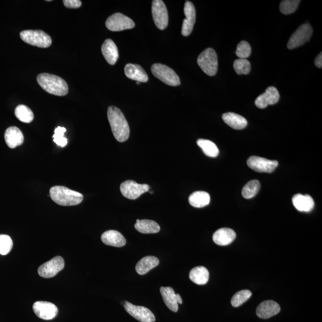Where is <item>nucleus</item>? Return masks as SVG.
Here are the masks:
<instances>
[{"label": "nucleus", "mask_w": 322, "mask_h": 322, "mask_svg": "<svg viewBox=\"0 0 322 322\" xmlns=\"http://www.w3.org/2000/svg\"><path fill=\"white\" fill-rule=\"evenodd\" d=\"M50 195L52 200L61 206L77 205L83 200V195L81 193L64 186L52 187L50 190Z\"/></svg>", "instance_id": "obj_3"}, {"label": "nucleus", "mask_w": 322, "mask_h": 322, "mask_svg": "<svg viewBox=\"0 0 322 322\" xmlns=\"http://www.w3.org/2000/svg\"><path fill=\"white\" fill-rule=\"evenodd\" d=\"M66 131V128L62 127H58L54 130V134L53 136V141L57 145L64 148L67 145V140L64 137V134Z\"/></svg>", "instance_id": "obj_38"}, {"label": "nucleus", "mask_w": 322, "mask_h": 322, "mask_svg": "<svg viewBox=\"0 0 322 322\" xmlns=\"http://www.w3.org/2000/svg\"><path fill=\"white\" fill-rule=\"evenodd\" d=\"M125 74L128 78L139 82L148 81V76L145 70L139 64L128 63L124 68Z\"/></svg>", "instance_id": "obj_19"}, {"label": "nucleus", "mask_w": 322, "mask_h": 322, "mask_svg": "<svg viewBox=\"0 0 322 322\" xmlns=\"http://www.w3.org/2000/svg\"><path fill=\"white\" fill-rule=\"evenodd\" d=\"M4 139L9 148L14 149L17 146L22 145L24 137L19 128L10 127L5 131Z\"/></svg>", "instance_id": "obj_18"}, {"label": "nucleus", "mask_w": 322, "mask_h": 322, "mask_svg": "<svg viewBox=\"0 0 322 322\" xmlns=\"http://www.w3.org/2000/svg\"><path fill=\"white\" fill-rule=\"evenodd\" d=\"M312 33V27L309 23L302 24L291 36L289 41L288 42V48L293 50V49L301 47L310 40Z\"/></svg>", "instance_id": "obj_7"}, {"label": "nucleus", "mask_w": 322, "mask_h": 322, "mask_svg": "<svg viewBox=\"0 0 322 322\" xmlns=\"http://www.w3.org/2000/svg\"><path fill=\"white\" fill-rule=\"evenodd\" d=\"M149 186L146 184H139L133 180H127L121 183L120 191L122 195L131 200L139 198L144 193L148 192Z\"/></svg>", "instance_id": "obj_8"}, {"label": "nucleus", "mask_w": 322, "mask_h": 322, "mask_svg": "<svg viewBox=\"0 0 322 322\" xmlns=\"http://www.w3.org/2000/svg\"><path fill=\"white\" fill-rule=\"evenodd\" d=\"M235 72L239 75H247L251 70V63L247 59H238L234 63Z\"/></svg>", "instance_id": "obj_36"}, {"label": "nucleus", "mask_w": 322, "mask_h": 322, "mask_svg": "<svg viewBox=\"0 0 322 322\" xmlns=\"http://www.w3.org/2000/svg\"><path fill=\"white\" fill-rule=\"evenodd\" d=\"M251 296H252V293L250 290H245L239 291L233 296L231 300L232 305L235 308H238L249 300Z\"/></svg>", "instance_id": "obj_33"}, {"label": "nucleus", "mask_w": 322, "mask_h": 322, "mask_svg": "<svg viewBox=\"0 0 322 322\" xmlns=\"http://www.w3.org/2000/svg\"><path fill=\"white\" fill-rule=\"evenodd\" d=\"M236 237L234 230L229 228H222L214 233L213 239L214 243L220 246H226L231 244Z\"/></svg>", "instance_id": "obj_20"}, {"label": "nucleus", "mask_w": 322, "mask_h": 322, "mask_svg": "<svg viewBox=\"0 0 322 322\" xmlns=\"http://www.w3.org/2000/svg\"><path fill=\"white\" fill-rule=\"evenodd\" d=\"M247 164L251 169L259 173H271L278 167L279 163L277 161L252 156L248 159Z\"/></svg>", "instance_id": "obj_13"}, {"label": "nucleus", "mask_w": 322, "mask_h": 322, "mask_svg": "<svg viewBox=\"0 0 322 322\" xmlns=\"http://www.w3.org/2000/svg\"><path fill=\"white\" fill-rule=\"evenodd\" d=\"M107 118L115 139L121 143L127 141L130 136V127L121 110L115 106H109Z\"/></svg>", "instance_id": "obj_1"}, {"label": "nucleus", "mask_w": 322, "mask_h": 322, "mask_svg": "<svg viewBox=\"0 0 322 322\" xmlns=\"http://www.w3.org/2000/svg\"><path fill=\"white\" fill-rule=\"evenodd\" d=\"M251 53V47L249 43L245 41L239 43L236 51V56L239 59H247V58L250 56Z\"/></svg>", "instance_id": "obj_37"}, {"label": "nucleus", "mask_w": 322, "mask_h": 322, "mask_svg": "<svg viewBox=\"0 0 322 322\" xmlns=\"http://www.w3.org/2000/svg\"><path fill=\"white\" fill-rule=\"evenodd\" d=\"M134 228L141 234H153L160 231V226L154 221L150 220H137Z\"/></svg>", "instance_id": "obj_25"}, {"label": "nucleus", "mask_w": 322, "mask_h": 322, "mask_svg": "<svg viewBox=\"0 0 322 322\" xmlns=\"http://www.w3.org/2000/svg\"><path fill=\"white\" fill-rule=\"evenodd\" d=\"M137 84L139 85V84H140V82H137Z\"/></svg>", "instance_id": "obj_42"}, {"label": "nucleus", "mask_w": 322, "mask_h": 322, "mask_svg": "<svg viewBox=\"0 0 322 322\" xmlns=\"http://www.w3.org/2000/svg\"><path fill=\"white\" fill-rule=\"evenodd\" d=\"M13 246V241L10 236L6 235H0V254L1 255H7L10 252Z\"/></svg>", "instance_id": "obj_35"}, {"label": "nucleus", "mask_w": 322, "mask_h": 322, "mask_svg": "<svg viewBox=\"0 0 322 322\" xmlns=\"http://www.w3.org/2000/svg\"><path fill=\"white\" fill-rule=\"evenodd\" d=\"M222 118L226 124L235 130H242L246 127L248 124L246 119L235 113H224Z\"/></svg>", "instance_id": "obj_24"}, {"label": "nucleus", "mask_w": 322, "mask_h": 322, "mask_svg": "<svg viewBox=\"0 0 322 322\" xmlns=\"http://www.w3.org/2000/svg\"><path fill=\"white\" fill-rule=\"evenodd\" d=\"M151 70L153 75L165 84L170 86L180 85L179 76L170 67L161 63H155L152 66Z\"/></svg>", "instance_id": "obj_6"}, {"label": "nucleus", "mask_w": 322, "mask_h": 322, "mask_svg": "<svg viewBox=\"0 0 322 322\" xmlns=\"http://www.w3.org/2000/svg\"><path fill=\"white\" fill-rule=\"evenodd\" d=\"M32 308L35 314L43 320H53L58 314L57 307L50 302H36L33 304Z\"/></svg>", "instance_id": "obj_14"}, {"label": "nucleus", "mask_w": 322, "mask_h": 322, "mask_svg": "<svg viewBox=\"0 0 322 322\" xmlns=\"http://www.w3.org/2000/svg\"><path fill=\"white\" fill-rule=\"evenodd\" d=\"M281 311V307L279 304L272 300L265 301L258 306L256 311L257 317L267 320L277 315Z\"/></svg>", "instance_id": "obj_17"}, {"label": "nucleus", "mask_w": 322, "mask_h": 322, "mask_svg": "<svg viewBox=\"0 0 322 322\" xmlns=\"http://www.w3.org/2000/svg\"><path fill=\"white\" fill-rule=\"evenodd\" d=\"M37 82L43 90L55 96H63L68 93L69 87L66 82L57 75L40 73L37 76Z\"/></svg>", "instance_id": "obj_2"}, {"label": "nucleus", "mask_w": 322, "mask_h": 322, "mask_svg": "<svg viewBox=\"0 0 322 322\" xmlns=\"http://www.w3.org/2000/svg\"><path fill=\"white\" fill-rule=\"evenodd\" d=\"M14 113L16 118L24 123H30L34 118L32 110L24 105L17 106L15 109Z\"/></svg>", "instance_id": "obj_31"}, {"label": "nucleus", "mask_w": 322, "mask_h": 322, "mask_svg": "<svg viewBox=\"0 0 322 322\" xmlns=\"http://www.w3.org/2000/svg\"><path fill=\"white\" fill-rule=\"evenodd\" d=\"M280 98V94L277 88L269 87L266 89L265 93L261 94L255 101L257 107L260 109H265L269 105L277 103Z\"/></svg>", "instance_id": "obj_16"}, {"label": "nucleus", "mask_w": 322, "mask_h": 322, "mask_svg": "<svg viewBox=\"0 0 322 322\" xmlns=\"http://www.w3.org/2000/svg\"><path fill=\"white\" fill-rule=\"evenodd\" d=\"M300 0H285L280 4V11L284 14L294 13L299 7Z\"/></svg>", "instance_id": "obj_34"}, {"label": "nucleus", "mask_w": 322, "mask_h": 322, "mask_svg": "<svg viewBox=\"0 0 322 322\" xmlns=\"http://www.w3.org/2000/svg\"><path fill=\"white\" fill-rule=\"evenodd\" d=\"M160 293L164 302L172 312H177L179 306L176 299V294L171 287H161Z\"/></svg>", "instance_id": "obj_28"}, {"label": "nucleus", "mask_w": 322, "mask_h": 322, "mask_svg": "<svg viewBox=\"0 0 322 322\" xmlns=\"http://www.w3.org/2000/svg\"><path fill=\"white\" fill-rule=\"evenodd\" d=\"M63 2L66 7L69 8H78L80 7L82 4L79 0H64Z\"/></svg>", "instance_id": "obj_39"}, {"label": "nucleus", "mask_w": 322, "mask_h": 322, "mask_svg": "<svg viewBox=\"0 0 322 322\" xmlns=\"http://www.w3.org/2000/svg\"><path fill=\"white\" fill-rule=\"evenodd\" d=\"M106 26L111 31H121V30L133 28L135 23L130 18L122 13H115L110 16L106 21Z\"/></svg>", "instance_id": "obj_9"}, {"label": "nucleus", "mask_w": 322, "mask_h": 322, "mask_svg": "<svg viewBox=\"0 0 322 322\" xmlns=\"http://www.w3.org/2000/svg\"><path fill=\"white\" fill-rule=\"evenodd\" d=\"M152 13L153 19L156 27L160 30L166 28L168 24V14L164 1L161 0L153 1Z\"/></svg>", "instance_id": "obj_10"}, {"label": "nucleus", "mask_w": 322, "mask_h": 322, "mask_svg": "<svg viewBox=\"0 0 322 322\" xmlns=\"http://www.w3.org/2000/svg\"><path fill=\"white\" fill-rule=\"evenodd\" d=\"M197 144L207 156L215 158L219 155V149L216 144L211 141L206 139H199L197 141Z\"/></svg>", "instance_id": "obj_30"}, {"label": "nucleus", "mask_w": 322, "mask_h": 322, "mask_svg": "<svg viewBox=\"0 0 322 322\" xmlns=\"http://www.w3.org/2000/svg\"><path fill=\"white\" fill-rule=\"evenodd\" d=\"M293 203L296 209L302 212H310L315 207V202L311 196L297 194L293 198Z\"/></svg>", "instance_id": "obj_22"}, {"label": "nucleus", "mask_w": 322, "mask_h": 322, "mask_svg": "<svg viewBox=\"0 0 322 322\" xmlns=\"http://www.w3.org/2000/svg\"><path fill=\"white\" fill-rule=\"evenodd\" d=\"M20 38L27 44L40 48H47L51 44L50 35L41 30H24L20 33Z\"/></svg>", "instance_id": "obj_4"}, {"label": "nucleus", "mask_w": 322, "mask_h": 322, "mask_svg": "<svg viewBox=\"0 0 322 322\" xmlns=\"http://www.w3.org/2000/svg\"><path fill=\"white\" fill-rule=\"evenodd\" d=\"M209 272L203 266L196 267L190 272V279L193 283L199 285L206 284L209 280Z\"/></svg>", "instance_id": "obj_26"}, {"label": "nucleus", "mask_w": 322, "mask_h": 322, "mask_svg": "<svg viewBox=\"0 0 322 322\" xmlns=\"http://www.w3.org/2000/svg\"><path fill=\"white\" fill-rule=\"evenodd\" d=\"M102 52L107 62L111 65L115 64L118 59V48L112 39H107L102 45Z\"/></svg>", "instance_id": "obj_23"}, {"label": "nucleus", "mask_w": 322, "mask_h": 322, "mask_svg": "<svg viewBox=\"0 0 322 322\" xmlns=\"http://www.w3.org/2000/svg\"><path fill=\"white\" fill-rule=\"evenodd\" d=\"M124 307L129 315L140 322H155L156 320L153 313L145 307L135 306L128 302H124Z\"/></svg>", "instance_id": "obj_12"}, {"label": "nucleus", "mask_w": 322, "mask_h": 322, "mask_svg": "<svg viewBox=\"0 0 322 322\" xmlns=\"http://www.w3.org/2000/svg\"><path fill=\"white\" fill-rule=\"evenodd\" d=\"M315 65L317 66L319 68H322V53H321L318 55L317 58L315 60Z\"/></svg>", "instance_id": "obj_40"}, {"label": "nucleus", "mask_w": 322, "mask_h": 322, "mask_svg": "<svg viewBox=\"0 0 322 322\" xmlns=\"http://www.w3.org/2000/svg\"><path fill=\"white\" fill-rule=\"evenodd\" d=\"M176 299H177V302L178 304H182L183 301L182 299V297H180L179 294H176Z\"/></svg>", "instance_id": "obj_41"}, {"label": "nucleus", "mask_w": 322, "mask_h": 322, "mask_svg": "<svg viewBox=\"0 0 322 322\" xmlns=\"http://www.w3.org/2000/svg\"><path fill=\"white\" fill-rule=\"evenodd\" d=\"M197 62L198 65L207 75H216L218 69V58L214 49H205L199 54Z\"/></svg>", "instance_id": "obj_5"}, {"label": "nucleus", "mask_w": 322, "mask_h": 322, "mask_svg": "<svg viewBox=\"0 0 322 322\" xmlns=\"http://www.w3.org/2000/svg\"><path fill=\"white\" fill-rule=\"evenodd\" d=\"M64 268L63 258L56 256L48 262L43 264L38 270V275L44 278H51L55 277Z\"/></svg>", "instance_id": "obj_11"}, {"label": "nucleus", "mask_w": 322, "mask_h": 322, "mask_svg": "<svg viewBox=\"0 0 322 322\" xmlns=\"http://www.w3.org/2000/svg\"><path fill=\"white\" fill-rule=\"evenodd\" d=\"M159 261L158 258L153 256H147L141 259L136 266V272L140 275H144L150 270L158 266Z\"/></svg>", "instance_id": "obj_27"}, {"label": "nucleus", "mask_w": 322, "mask_h": 322, "mask_svg": "<svg viewBox=\"0 0 322 322\" xmlns=\"http://www.w3.org/2000/svg\"><path fill=\"white\" fill-rule=\"evenodd\" d=\"M101 239L103 243L109 246L122 247L126 244V239L124 236L120 232L113 230L104 232Z\"/></svg>", "instance_id": "obj_21"}, {"label": "nucleus", "mask_w": 322, "mask_h": 322, "mask_svg": "<svg viewBox=\"0 0 322 322\" xmlns=\"http://www.w3.org/2000/svg\"><path fill=\"white\" fill-rule=\"evenodd\" d=\"M260 188L261 184L259 180H251L244 187L242 195L245 199L253 198L259 193Z\"/></svg>", "instance_id": "obj_32"}, {"label": "nucleus", "mask_w": 322, "mask_h": 322, "mask_svg": "<svg viewBox=\"0 0 322 322\" xmlns=\"http://www.w3.org/2000/svg\"><path fill=\"white\" fill-rule=\"evenodd\" d=\"M184 13L186 19L183 20L182 33L183 36H187L192 33L196 20L195 7L192 2L186 1Z\"/></svg>", "instance_id": "obj_15"}, {"label": "nucleus", "mask_w": 322, "mask_h": 322, "mask_svg": "<svg viewBox=\"0 0 322 322\" xmlns=\"http://www.w3.org/2000/svg\"><path fill=\"white\" fill-rule=\"evenodd\" d=\"M189 202L193 207L203 208L209 205L210 196L209 193L206 192H195L189 196Z\"/></svg>", "instance_id": "obj_29"}]
</instances>
